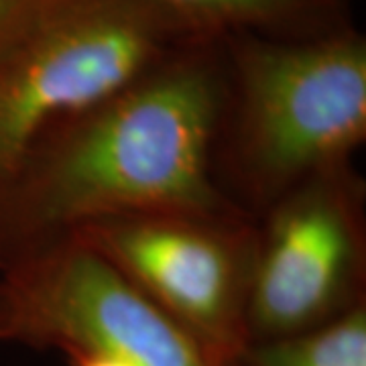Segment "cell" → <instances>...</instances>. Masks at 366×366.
<instances>
[{
	"label": "cell",
	"instance_id": "9c48e42d",
	"mask_svg": "<svg viewBox=\"0 0 366 366\" xmlns=\"http://www.w3.org/2000/svg\"><path fill=\"white\" fill-rule=\"evenodd\" d=\"M47 0H0V53L37 16Z\"/></svg>",
	"mask_w": 366,
	"mask_h": 366
},
{
	"label": "cell",
	"instance_id": "6da1fadb",
	"mask_svg": "<svg viewBox=\"0 0 366 366\" xmlns=\"http://www.w3.org/2000/svg\"><path fill=\"white\" fill-rule=\"evenodd\" d=\"M226 94L224 37L197 35L67 120L0 189V271L114 218L247 214L216 175Z\"/></svg>",
	"mask_w": 366,
	"mask_h": 366
},
{
	"label": "cell",
	"instance_id": "ba28073f",
	"mask_svg": "<svg viewBox=\"0 0 366 366\" xmlns=\"http://www.w3.org/2000/svg\"><path fill=\"white\" fill-rule=\"evenodd\" d=\"M234 366H366V301L324 326L252 342Z\"/></svg>",
	"mask_w": 366,
	"mask_h": 366
},
{
	"label": "cell",
	"instance_id": "5b68a950",
	"mask_svg": "<svg viewBox=\"0 0 366 366\" xmlns=\"http://www.w3.org/2000/svg\"><path fill=\"white\" fill-rule=\"evenodd\" d=\"M0 342L134 366H216L112 262L79 240L0 271Z\"/></svg>",
	"mask_w": 366,
	"mask_h": 366
},
{
	"label": "cell",
	"instance_id": "3957f363",
	"mask_svg": "<svg viewBox=\"0 0 366 366\" xmlns=\"http://www.w3.org/2000/svg\"><path fill=\"white\" fill-rule=\"evenodd\" d=\"M197 35L155 0H47L0 53V189L67 120Z\"/></svg>",
	"mask_w": 366,
	"mask_h": 366
},
{
	"label": "cell",
	"instance_id": "52a82bcc",
	"mask_svg": "<svg viewBox=\"0 0 366 366\" xmlns=\"http://www.w3.org/2000/svg\"><path fill=\"white\" fill-rule=\"evenodd\" d=\"M212 37L305 39L352 26V0H155Z\"/></svg>",
	"mask_w": 366,
	"mask_h": 366
},
{
	"label": "cell",
	"instance_id": "277c9868",
	"mask_svg": "<svg viewBox=\"0 0 366 366\" xmlns=\"http://www.w3.org/2000/svg\"><path fill=\"white\" fill-rule=\"evenodd\" d=\"M79 240L112 262L216 366L249 344L257 218L250 214H141L81 228Z\"/></svg>",
	"mask_w": 366,
	"mask_h": 366
},
{
	"label": "cell",
	"instance_id": "8992f818",
	"mask_svg": "<svg viewBox=\"0 0 366 366\" xmlns=\"http://www.w3.org/2000/svg\"><path fill=\"white\" fill-rule=\"evenodd\" d=\"M365 194L346 165L301 183L257 218L249 344L314 330L365 303Z\"/></svg>",
	"mask_w": 366,
	"mask_h": 366
},
{
	"label": "cell",
	"instance_id": "7a4b0ae2",
	"mask_svg": "<svg viewBox=\"0 0 366 366\" xmlns=\"http://www.w3.org/2000/svg\"><path fill=\"white\" fill-rule=\"evenodd\" d=\"M228 94L216 175L259 218L320 173L350 165L366 139V39L356 25L305 37H224Z\"/></svg>",
	"mask_w": 366,
	"mask_h": 366
},
{
	"label": "cell",
	"instance_id": "30bf717a",
	"mask_svg": "<svg viewBox=\"0 0 366 366\" xmlns=\"http://www.w3.org/2000/svg\"><path fill=\"white\" fill-rule=\"evenodd\" d=\"M71 366H134L124 360H117V358H106V356H92V354H79V356H71L69 358Z\"/></svg>",
	"mask_w": 366,
	"mask_h": 366
}]
</instances>
